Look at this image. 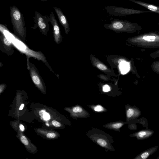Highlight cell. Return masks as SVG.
<instances>
[{
  "instance_id": "3",
  "label": "cell",
  "mask_w": 159,
  "mask_h": 159,
  "mask_svg": "<svg viewBox=\"0 0 159 159\" xmlns=\"http://www.w3.org/2000/svg\"><path fill=\"white\" fill-rule=\"evenodd\" d=\"M104 27L118 31H127L140 28L139 26L135 23L127 20H117L111 21L110 24L105 25Z\"/></svg>"
},
{
  "instance_id": "25",
  "label": "cell",
  "mask_w": 159,
  "mask_h": 159,
  "mask_svg": "<svg viewBox=\"0 0 159 159\" xmlns=\"http://www.w3.org/2000/svg\"><path fill=\"white\" fill-rule=\"evenodd\" d=\"M103 109V108L100 105L96 106L94 109L95 111H100Z\"/></svg>"
},
{
  "instance_id": "10",
  "label": "cell",
  "mask_w": 159,
  "mask_h": 159,
  "mask_svg": "<svg viewBox=\"0 0 159 159\" xmlns=\"http://www.w3.org/2000/svg\"><path fill=\"white\" fill-rule=\"evenodd\" d=\"M53 9L58 17L59 22L64 28L66 34H68L70 28L66 17L60 8L55 7H53Z\"/></svg>"
},
{
  "instance_id": "15",
  "label": "cell",
  "mask_w": 159,
  "mask_h": 159,
  "mask_svg": "<svg viewBox=\"0 0 159 159\" xmlns=\"http://www.w3.org/2000/svg\"><path fill=\"white\" fill-rule=\"evenodd\" d=\"M72 111L75 115L79 116L83 112V110L81 107L76 106L73 108Z\"/></svg>"
},
{
  "instance_id": "28",
  "label": "cell",
  "mask_w": 159,
  "mask_h": 159,
  "mask_svg": "<svg viewBox=\"0 0 159 159\" xmlns=\"http://www.w3.org/2000/svg\"><path fill=\"white\" fill-rule=\"evenodd\" d=\"M48 0H39V1H48Z\"/></svg>"
},
{
  "instance_id": "2",
  "label": "cell",
  "mask_w": 159,
  "mask_h": 159,
  "mask_svg": "<svg viewBox=\"0 0 159 159\" xmlns=\"http://www.w3.org/2000/svg\"><path fill=\"white\" fill-rule=\"evenodd\" d=\"M13 36V37L10 36L9 39L13 43L14 47L19 52L25 54L26 57L27 66L30 62L29 58L33 57L38 60L42 61L50 69V71L54 72L52 68L49 65L46 57L41 51H35L30 49L24 43L16 36Z\"/></svg>"
},
{
  "instance_id": "7",
  "label": "cell",
  "mask_w": 159,
  "mask_h": 159,
  "mask_svg": "<svg viewBox=\"0 0 159 159\" xmlns=\"http://www.w3.org/2000/svg\"><path fill=\"white\" fill-rule=\"evenodd\" d=\"M0 31V50L8 56H11L15 52L13 43L6 36L3 31Z\"/></svg>"
},
{
  "instance_id": "16",
  "label": "cell",
  "mask_w": 159,
  "mask_h": 159,
  "mask_svg": "<svg viewBox=\"0 0 159 159\" xmlns=\"http://www.w3.org/2000/svg\"><path fill=\"white\" fill-rule=\"evenodd\" d=\"M124 124V123L122 122L116 123L111 124L109 126L112 129H118L121 127Z\"/></svg>"
},
{
  "instance_id": "26",
  "label": "cell",
  "mask_w": 159,
  "mask_h": 159,
  "mask_svg": "<svg viewBox=\"0 0 159 159\" xmlns=\"http://www.w3.org/2000/svg\"><path fill=\"white\" fill-rule=\"evenodd\" d=\"M20 130L22 131H23L25 130V128L24 126L21 124L20 125Z\"/></svg>"
},
{
  "instance_id": "18",
  "label": "cell",
  "mask_w": 159,
  "mask_h": 159,
  "mask_svg": "<svg viewBox=\"0 0 159 159\" xmlns=\"http://www.w3.org/2000/svg\"><path fill=\"white\" fill-rule=\"evenodd\" d=\"M143 39L148 41H154L156 39V37L154 35H145L143 37Z\"/></svg>"
},
{
  "instance_id": "21",
  "label": "cell",
  "mask_w": 159,
  "mask_h": 159,
  "mask_svg": "<svg viewBox=\"0 0 159 159\" xmlns=\"http://www.w3.org/2000/svg\"><path fill=\"white\" fill-rule=\"evenodd\" d=\"M110 87L107 85H105L103 86V90L104 92H107L110 91Z\"/></svg>"
},
{
  "instance_id": "9",
  "label": "cell",
  "mask_w": 159,
  "mask_h": 159,
  "mask_svg": "<svg viewBox=\"0 0 159 159\" xmlns=\"http://www.w3.org/2000/svg\"><path fill=\"white\" fill-rule=\"evenodd\" d=\"M126 117L127 121L135 119L138 118L142 114L140 110L135 106H125Z\"/></svg>"
},
{
  "instance_id": "23",
  "label": "cell",
  "mask_w": 159,
  "mask_h": 159,
  "mask_svg": "<svg viewBox=\"0 0 159 159\" xmlns=\"http://www.w3.org/2000/svg\"><path fill=\"white\" fill-rule=\"evenodd\" d=\"M52 124L54 126L56 127H59L61 125L59 122L55 120H53L52 121Z\"/></svg>"
},
{
  "instance_id": "30",
  "label": "cell",
  "mask_w": 159,
  "mask_h": 159,
  "mask_svg": "<svg viewBox=\"0 0 159 159\" xmlns=\"http://www.w3.org/2000/svg\"><path fill=\"white\" fill-rule=\"evenodd\" d=\"M158 13L159 15V12H158V13Z\"/></svg>"
},
{
  "instance_id": "20",
  "label": "cell",
  "mask_w": 159,
  "mask_h": 159,
  "mask_svg": "<svg viewBox=\"0 0 159 159\" xmlns=\"http://www.w3.org/2000/svg\"><path fill=\"white\" fill-rule=\"evenodd\" d=\"M98 68L102 70H105L107 69L106 66L101 63H98L97 66Z\"/></svg>"
},
{
  "instance_id": "13",
  "label": "cell",
  "mask_w": 159,
  "mask_h": 159,
  "mask_svg": "<svg viewBox=\"0 0 159 159\" xmlns=\"http://www.w3.org/2000/svg\"><path fill=\"white\" fill-rule=\"evenodd\" d=\"M131 2L140 5L149 10L152 12L157 13L159 11V6L136 0H129Z\"/></svg>"
},
{
  "instance_id": "27",
  "label": "cell",
  "mask_w": 159,
  "mask_h": 159,
  "mask_svg": "<svg viewBox=\"0 0 159 159\" xmlns=\"http://www.w3.org/2000/svg\"><path fill=\"white\" fill-rule=\"evenodd\" d=\"M24 104H22L20 105V107L19 108V110H22L23 109L24 107Z\"/></svg>"
},
{
  "instance_id": "8",
  "label": "cell",
  "mask_w": 159,
  "mask_h": 159,
  "mask_svg": "<svg viewBox=\"0 0 159 159\" xmlns=\"http://www.w3.org/2000/svg\"><path fill=\"white\" fill-rule=\"evenodd\" d=\"M49 21L52 25L54 40L57 44L60 43L62 40L60 27L53 11H51L48 16Z\"/></svg>"
},
{
  "instance_id": "5",
  "label": "cell",
  "mask_w": 159,
  "mask_h": 159,
  "mask_svg": "<svg viewBox=\"0 0 159 159\" xmlns=\"http://www.w3.org/2000/svg\"><path fill=\"white\" fill-rule=\"evenodd\" d=\"M34 21V25L31 28L35 29L38 28L43 34L47 36L50 28L48 16L35 11Z\"/></svg>"
},
{
  "instance_id": "29",
  "label": "cell",
  "mask_w": 159,
  "mask_h": 159,
  "mask_svg": "<svg viewBox=\"0 0 159 159\" xmlns=\"http://www.w3.org/2000/svg\"><path fill=\"white\" fill-rule=\"evenodd\" d=\"M156 159H159V156L156 158Z\"/></svg>"
},
{
  "instance_id": "6",
  "label": "cell",
  "mask_w": 159,
  "mask_h": 159,
  "mask_svg": "<svg viewBox=\"0 0 159 159\" xmlns=\"http://www.w3.org/2000/svg\"><path fill=\"white\" fill-rule=\"evenodd\" d=\"M31 78L34 85L42 93H45L46 87L43 79L35 66L30 61L27 66Z\"/></svg>"
},
{
  "instance_id": "4",
  "label": "cell",
  "mask_w": 159,
  "mask_h": 159,
  "mask_svg": "<svg viewBox=\"0 0 159 159\" xmlns=\"http://www.w3.org/2000/svg\"><path fill=\"white\" fill-rule=\"evenodd\" d=\"M105 9L109 14L115 16H125L152 12L149 10H138L112 6H107L105 7Z\"/></svg>"
},
{
  "instance_id": "22",
  "label": "cell",
  "mask_w": 159,
  "mask_h": 159,
  "mask_svg": "<svg viewBox=\"0 0 159 159\" xmlns=\"http://www.w3.org/2000/svg\"><path fill=\"white\" fill-rule=\"evenodd\" d=\"M47 137L49 139H52L55 138L56 136V134L53 133H49L47 134Z\"/></svg>"
},
{
  "instance_id": "24",
  "label": "cell",
  "mask_w": 159,
  "mask_h": 159,
  "mask_svg": "<svg viewBox=\"0 0 159 159\" xmlns=\"http://www.w3.org/2000/svg\"><path fill=\"white\" fill-rule=\"evenodd\" d=\"M7 85L6 84H0V93H1L4 90V89L6 87Z\"/></svg>"
},
{
  "instance_id": "19",
  "label": "cell",
  "mask_w": 159,
  "mask_h": 159,
  "mask_svg": "<svg viewBox=\"0 0 159 159\" xmlns=\"http://www.w3.org/2000/svg\"><path fill=\"white\" fill-rule=\"evenodd\" d=\"M20 140L24 145H27L28 144L29 142L28 140L25 136H23L21 137Z\"/></svg>"
},
{
  "instance_id": "1",
  "label": "cell",
  "mask_w": 159,
  "mask_h": 159,
  "mask_svg": "<svg viewBox=\"0 0 159 159\" xmlns=\"http://www.w3.org/2000/svg\"><path fill=\"white\" fill-rule=\"evenodd\" d=\"M10 9L11 20L15 34L24 42L26 37V28L23 15L15 5L10 7Z\"/></svg>"
},
{
  "instance_id": "11",
  "label": "cell",
  "mask_w": 159,
  "mask_h": 159,
  "mask_svg": "<svg viewBox=\"0 0 159 159\" xmlns=\"http://www.w3.org/2000/svg\"><path fill=\"white\" fill-rule=\"evenodd\" d=\"M154 132V131L150 129H142L131 134L129 136L136 137L138 140H143L151 137Z\"/></svg>"
},
{
  "instance_id": "31",
  "label": "cell",
  "mask_w": 159,
  "mask_h": 159,
  "mask_svg": "<svg viewBox=\"0 0 159 159\" xmlns=\"http://www.w3.org/2000/svg\"><path fill=\"white\" fill-rule=\"evenodd\" d=\"M158 12H159V11H158L157 12V13H158Z\"/></svg>"
},
{
  "instance_id": "14",
  "label": "cell",
  "mask_w": 159,
  "mask_h": 159,
  "mask_svg": "<svg viewBox=\"0 0 159 159\" xmlns=\"http://www.w3.org/2000/svg\"><path fill=\"white\" fill-rule=\"evenodd\" d=\"M129 66L128 63L125 62H121L120 64V68L122 74H126L129 70Z\"/></svg>"
},
{
  "instance_id": "17",
  "label": "cell",
  "mask_w": 159,
  "mask_h": 159,
  "mask_svg": "<svg viewBox=\"0 0 159 159\" xmlns=\"http://www.w3.org/2000/svg\"><path fill=\"white\" fill-rule=\"evenodd\" d=\"M39 115L43 117L46 120H48L50 118L49 114L46 112L44 110H41L39 112Z\"/></svg>"
},
{
  "instance_id": "12",
  "label": "cell",
  "mask_w": 159,
  "mask_h": 159,
  "mask_svg": "<svg viewBox=\"0 0 159 159\" xmlns=\"http://www.w3.org/2000/svg\"><path fill=\"white\" fill-rule=\"evenodd\" d=\"M158 146H155L142 152L134 159H146L155 152L158 148Z\"/></svg>"
}]
</instances>
